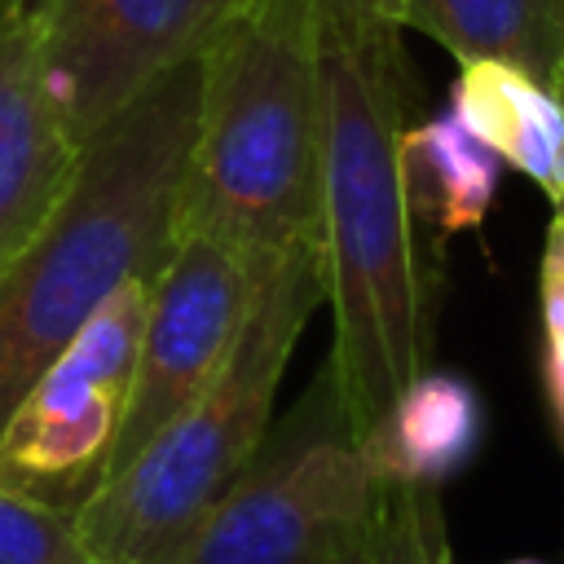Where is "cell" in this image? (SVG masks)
Returning <instances> with one entry per match:
<instances>
[{"instance_id":"1","label":"cell","mask_w":564,"mask_h":564,"mask_svg":"<svg viewBox=\"0 0 564 564\" xmlns=\"http://www.w3.org/2000/svg\"><path fill=\"white\" fill-rule=\"evenodd\" d=\"M401 26L322 22V260L335 317L330 388L361 441L427 370L432 317L401 181Z\"/></svg>"},{"instance_id":"2","label":"cell","mask_w":564,"mask_h":564,"mask_svg":"<svg viewBox=\"0 0 564 564\" xmlns=\"http://www.w3.org/2000/svg\"><path fill=\"white\" fill-rule=\"evenodd\" d=\"M203 53L154 79L75 150L53 212L0 269V427L119 286L154 282L172 260L203 106Z\"/></svg>"},{"instance_id":"3","label":"cell","mask_w":564,"mask_h":564,"mask_svg":"<svg viewBox=\"0 0 564 564\" xmlns=\"http://www.w3.org/2000/svg\"><path fill=\"white\" fill-rule=\"evenodd\" d=\"M181 229L251 256L322 247V18L247 0L203 53Z\"/></svg>"},{"instance_id":"4","label":"cell","mask_w":564,"mask_h":564,"mask_svg":"<svg viewBox=\"0 0 564 564\" xmlns=\"http://www.w3.org/2000/svg\"><path fill=\"white\" fill-rule=\"evenodd\" d=\"M322 300V247H295L264 260L251 308L216 375L128 467L75 507L79 538L97 564H172L181 555L194 529L260 454L286 361Z\"/></svg>"},{"instance_id":"5","label":"cell","mask_w":564,"mask_h":564,"mask_svg":"<svg viewBox=\"0 0 564 564\" xmlns=\"http://www.w3.org/2000/svg\"><path fill=\"white\" fill-rule=\"evenodd\" d=\"M370 533L375 471L322 370L317 392L278 441L264 436L172 564H370Z\"/></svg>"},{"instance_id":"6","label":"cell","mask_w":564,"mask_h":564,"mask_svg":"<svg viewBox=\"0 0 564 564\" xmlns=\"http://www.w3.org/2000/svg\"><path fill=\"white\" fill-rule=\"evenodd\" d=\"M154 282L119 286L40 370L0 427V485L75 511L123 427Z\"/></svg>"},{"instance_id":"7","label":"cell","mask_w":564,"mask_h":564,"mask_svg":"<svg viewBox=\"0 0 564 564\" xmlns=\"http://www.w3.org/2000/svg\"><path fill=\"white\" fill-rule=\"evenodd\" d=\"M264 260L269 256H251L198 229L176 234L172 260L150 291L123 427L115 436L101 480L128 467L141 445L216 375L251 308Z\"/></svg>"},{"instance_id":"8","label":"cell","mask_w":564,"mask_h":564,"mask_svg":"<svg viewBox=\"0 0 564 564\" xmlns=\"http://www.w3.org/2000/svg\"><path fill=\"white\" fill-rule=\"evenodd\" d=\"M247 0H40L44 79L75 145L189 62Z\"/></svg>"},{"instance_id":"9","label":"cell","mask_w":564,"mask_h":564,"mask_svg":"<svg viewBox=\"0 0 564 564\" xmlns=\"http://www.w3.org/2000/svg\"><path fill=\"white\" fill-rule=\"evenodd\" d=\"M40 0H0V269L53 212L75 141L44 79Z\"/></svg>"},{"instance_id":"10","label":"cell","mask_w":564,"mask_h":564,"mask_svg":"<svg viewBox=\"0 0 564 564\" xmlns=\"http://www.w3.org/2000/svg\"><path fill=\"white\" fill-rule=\"evenodd\" d=\"M449 110L555 207L564 203V101L546 79L516 62H458Z\"/></svg>"},{"instance_id":"11","label":"cell","mask_w":564,"mask_h":564,"mask_svg":"<svg viewBox=\"0 0 564 564\" xmlns=\"http://www.w3.org/2000/svg\"><path fill=\"white\" fill-rule=\"evenodd\" d=\"M480 436V401L467 379L423 370L357 441L379 480L441 485Z\"/></svg>"},{"instance_id":"12","label":"cell","mask_w":564,"mask_h":564,"mask_svg":"<svg viewBox=\"0 0 564 564\" xmlns=\"http://www.w3.org/2000/svg\"><path fill=\"white\" fill-rule=\"evenodd\" d=\"M502 159L480 145L454 110L401 132V181L414 220L441 234L480 229L498 194Z\"/></svg>"},{"instance_id":"13","label":"cell","mask_w":564,"mask_h":564,"mask_svg":"<svg viewBox=\"0 0 564 564\" xmlns=\"http://www.w3.org/2000/svg\"><path fill=\"white\" fill-rule=\"evenodd\" d=\"M401 26L423 31L454 62H516L551 84L555 0H405Z\"/></svg>"},{"instance_id":"14","label":"cell","mask_w":564,"mask_h":564,"mask_svg":"<svg viewBox=\"0 0 564 564\" xmlns=\"http://www.w3.org/2000/svg\"><path fill=\"white\" fill-rule=\"evenodd\" d=\"M370 564H454L436 485H405L375 476Z\"/></svg>"},{"instance_id":"15","label":"cell","mask_w":564,"mask_h":564,"mask_svg":"<svg viewBox=\"0 0 564 564\" xmlns=\"http://www.w3.org/2000/svg\"><path fill=\"white\" fill-rule=\"evenodd\" d=\"M0 564H97L75 511L0 485Z\"/></svg>"},{"instance_id":"16","label":"cell","mask_w":564,"mask_h":564,"mask_svg":"<svg viewBox=\"0 0 564 564\" xmlns=\"http://www.w3.org/2000/svg\"><path fill=\"white\" fill-rule=\"evenodd\" d=\"M538 308H542V375L564 445V203L546 225L542 264H538Z\"/></svg>"},{"instance_id":"17","label":"cell","mask_w":564,"mask_h":564,"mask_svg":"<svg viewBox=\"0 0 564 564\" xmlns=\"http://www.w3.org/2000/svg\"><path fill=\"white\" fill-rule=\"evenodd\" d=\"M313 9L330 26H401L405 0H313Z\"/></svg>"},{"instance_id":"18","label":"cell","mask_w":564,"mask_h":564,"mask_svg":"<svg viewBox=\"0 0 564 564\" xmlns=\"http://www.w3.org/2000/svg\"><path fill=\"white\" fill-rule=\"evenodd\" d=\"M551 88L564 101V0H555V70H551Z\"/></svg>"},{"instance_id":"19","label":"cell","mask_w":564,"mask_h":564,"mask_svg":"<svg viewBox=\"0 0 564 564\" xmlns=\"http://www.w3.org/2000/svg\"><path fill=\"white\" fill-rule=\"evenodd\" d=\"M511 564H546V560H511Z\"/></svg>"}]
</instances>
